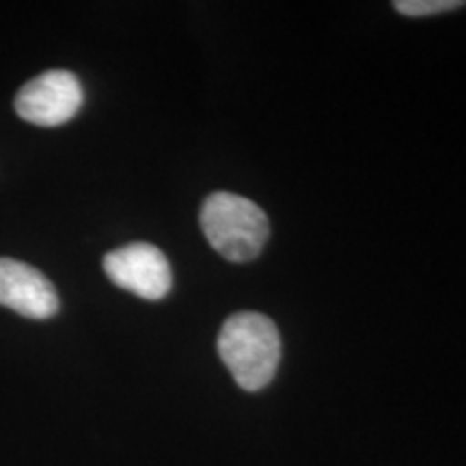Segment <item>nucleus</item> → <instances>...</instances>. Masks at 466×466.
I'll return each mask as SVG.
<instances>
[{"instance_id": "f257e3e1", "label": "nucleus", "mask_w": 466, "mask_h": 466, "mask_svg": "<svg viewBox=\"0 0 466 466\" xmlns=\"http://www.w3.org/2000/svg\"><path fill=\"white\" fill-rule=\"evenodd\" d=\"M218 354L244 391H261L281 363V335L277 324L261 313H236L220 329Z\"/></svg>"}, {"instance_id": "f03ea898", "label": "nucleus", "mask_w": 466, "mask_h": 466, "mask_svg": "<svg viewBox=\"0 0 466 466\" xmlns=\"http://www.w3.org/2000/svg\"><path fill=\"white\" fill-rule=\"evenodd\" d=\"M199 220L212 248L233 264L258 258L270 233L264 209L231 192L209 195L201 206Z\"/></svg>"}, {"instance_id": "7ed1b4c3", "label": "nucleus", "mask_w": 466, "mask_h": 466, "mask_svg": "<svg viewBox=\"0 0 466 466\" xmlns=\"http://www.w3.org/2000/svg\"><path fill=\"white\" fill-rule=\"evenodd\" d=\"M85 102L80 80L66 69H50L17 91L15 113L28 124L56 127L74 119Z\"/></svg>"}, {"instance_id": "20e7f679", "label": "nucleus", "mask_w": 466, "mask_h": 466, "mask_svg": "<svg viewBox=\"0 0 466 466\" xmlns=\"http://www.w3.org/2000/svg\"><path fill=\"white\" fill-rule=\"evenodd\" d=\"M104 272L116 288L145 300H162L173 285L171 264L165 253L147 242H134L108 253Z\"/></svg>"}, {"instance_id": "39448f33", "label": "nucleus", "mask_w": 466, "mask_h": 466, "mask_svg": "<svg viewBox=\"0 0 466 466\" xmlns=\"http://www.w3.org/2000/svg\"><path fill=\"white\" fill-rule=\"evenodd\" d=\"M0 305L25 318L48 319L56 316L58 296L55 285L37 268L0 258Z\"/></svg>"}, {"instance_id": "423d86ee", "label": "nucleus", "mask_w": 466, "mask_h": 466, "mask_svg": "<svg viewBox=\"0 0 466 466\" xmlns=\"http://www.w3.org/2000/svg\"><path fill=\"white\" fill-rule=\"evenodd\" d=\"M466 3L462 0H398L395 9L400 14L410 15V17H425V15H436V14H447V11L464 7Z\"/></svg>"}]
</instances>
